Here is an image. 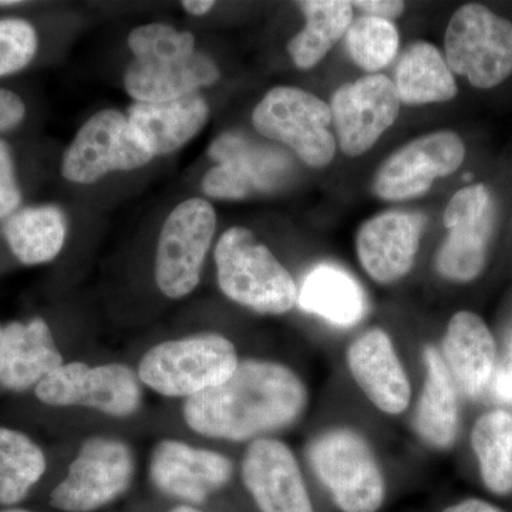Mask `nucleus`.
Listing matches in <instances>:
<instances>
[{"label": "nucleus", "mask_w": 512, "mask_h": 512, "mask_svg": "<svg viewBox=\"0 0 512 512\" xmlns=\"http://www.w3.org/2000/svg\"><path fill=\"white\" fill-rule=\"evenodd\" d=\"M308 402V389L291 367L247 359L227 382L187 399L184 419L211 439L256 440L292 426Z\"/></svg>", "instance_id": "1"}, {"label": "nucleus", "mask_w": 512, "mask_h": 512, "mask_svg": "<svg viewBox=\"0 0 512 512\" xmlns=\"http://www.w3.org/2000/svg\"><path fill=\"white\" fill-rule=\"evenodd\" d=\"M134 60L124 74L127 93L141 103L180 99L220 80L217 63L195 50L194 36L151 23L128 36Z\"/></svg>", "instance_id": "2"}, {"label": "nucleus", "mask_w": 512, "mask_h": 512, "mask_svg": "<svg viewBox=\"0 0 512 512\" xmlns=\"http://www.w3.org/2000/svg\"><path fill=\"white\" fill-rule=\"evenodd\" d=\"M215 264L222 293L244 308L278 316L298 303L295 279L247 228L234 227L222 234Z\"/></svg>", "instance_id": "3"}, {"label": "nucleus", "mask_w": 512, "mask_h": 512, "mask_svg": "<svg viewBox=\"0 0 512 512\" xmlns=\"http://www.w3.org/2000/svg\"><path fill=\"white\" fill-rule=\"evenodd\" d=\"M239 363L234 343L220 333L167 340L148 350L138 366L140 382L165 397H190L220 386Z\"/></svg>", "instance_id": "4"}, {"label": "nucleus", "mask_w": 512, "mask_h": 512, "mask_svg": "<svg viewBox=\"0 0 512 512\" xmlns=\"http://www.w3.org/2000/svg\"><path fill=\"white\" fill-rule=\"evenodd\" d=\"M309 463L342 512H377L386 498V480L369 441L359 431H323L309 444Z\"/></svg>", "instance_id": "5"}, {"label": "nucleus", "mask_w": 512, "mask_h": 512, "mask_svg": "<svg viewBox=\"0 0 512 512\" xmlns=\"http://www.w3.org/2000/svg\"><path fill=\"white\" fill-rule=\"evenodd\" d=\"M252 124L261 136L291 148L309 167H326L336 156L329 104L299 87L279 86L266 93L252 113Z\"/></svg>", "instance_id": "6"}, {"label": "nucleus", "mask_w": 512, "mask_h": 512, "mask_svg": "<svg viewBox=\"0 0 512 512\" xmlns=\"http://www.w3.org/2000/svg\"><path fill=\"white\" fill-rule=\"evenodd\" d=\"M451 72L477 89H493L512 74V22L480 3L456 10L444 37Z\"/></svg>", "instance_id": "7"}, {"label": "nucleus", "mask_w": 512, "mask_h": 512, "mask_svg": "<svg viewBox=\"0 0 512 512\" xmlns=\"http://www.w3.org/2000/svg\"><path fill=\"white\" fill-rule=\"evenodd\" d=\"M133 451L123 441L90 437L53 488L50 505L63 512H94L121 497L134 480Z\"/></svg>", "instance_id": "8"}, {"label": "nucleus", "mask_w": 512, "mask_h": 512, "mask_svg": "<svg viewBox=\"0 0 512 512\" xmlns=\"http://www.w3.org/2000/svg\"><path fill=\"white\" fill-rule=\"evenodd\" d=\"M217 229L210 202L191 198L168 215L156 256V282L167 298L181 299L200 284L202 266Z\"/></svg>", "instance_id": "9"}, {"label": "nucleus", "mask_w": 512, "mask_h": 512, "mask_svg": "<svg viewBox=\"0 0 512 512\" xmlns=\"http://www.w3.org/2000/svg\"><path fill=\"white\" fill-rule=\"evenodd\" d=\"M140 377L121 363L90 367L63 363L35 387L40 402L49 406H80L114 417H128L140 409Z\"/></svg>", "instance_id": "10"}, {"label": "nucleus", "mask_w": 512, "mask_h": 512, "mask_svg": "<svg viewBox=\"0 0 512 512\" xmlns=\"http://www.w3.org/2000/svg\"><path fill=\"white\" fill-rule=\"evenodd\" d=\"M128 117L103 110L90 117L63 156L62 174L74 184H93L113 171H131L153 160Z\"/></svg>", "instance_id": "11"}, {"label": "nucleus", "mask_w": 512, "mask_h": 512, "mask_svg": "<svg viewBox=\"0 0 512 512\" xmlns=\"http://www.w3.org/2000/svg\"><path fill=\"white\" fill-rule=\"evenodd\" d=\"M210 157L218 165L205 174L202 191L218 200H244L274 191L291 170V160L284 151L237 131L218 137L211 144Z\"/></svg>", "instance_id": "12"}, {"label": "nucleus", "mask_w": 512, "mask_h": 512, "mask_svg": "<svg viewBox=\"0 0 512 512\" xmlns=\"http://www.w3.org/2000/svg\"><path fill=\"white\" fill-rule=\"evenodd\" d=\"M400 107L402 101L393 80L384 74H366L340 86L330 101L333 133L340 150L349 157L372 150L399 117Z\"/></svg>", "instance_id": "13"}, {"label": "nucleus", "mask_w": 512, "mask_h": 512, "mask_svg": "<svg viewBox=\"0 0 512 512\" xmlns=\"http://www.w3.org/2000/svg\"><path fill=\"white\" fill-rule=\"evenodd\" d=\"M466 146L450 130L424 134L386 158L373 180V191L386 201H406L426 194L434 181L456 173Z\"/></svg>", "instance_id": "14"}, {"label": "nucleus", "mask_w": 512, "mask_h": 512, "mask_svg": "<svg viewBox=\"0 0 512 512\" xmlns=\"http://www.w3.org/2000/svg\"><path fill=\"white\" fill-rule=\"evenodd\" d=\"M426 217L419 212L387 211L363 222L356 252L366 274L380 285H392L412 271L419 254Z\"/></svg>", "instance_id": "15"}, {"label": "nucleus", "mask_w": 512, "mask_h": 512, "mask_svg": "<svg viewBox=\"0 0 512 512\" xmlns=\"http://www.w3.org/2000/svg\"><path fill=\"white\" fill-rule=\"evenodd\" d=\"M234 466L217 451L163 440L154 448L150 477L161 493L188 504H204L231 481Z\"/></svg>", "instance_id": "16"}, {"label": "nucleus", "mask_w": 512, "mask_h": 512, "mask_svg": "<svg viewBox=\"0 0 512 512\" xmlns=\"http://www.w3.org/2000/svg\"><path fill=\"white\" fill-rule=\"evenodd\" d=\"M242 481L261 512H315L298 460L282 441H251L242 460Z\"/></svg>", "instance_id": "17"}, {"label": "nucleus", "mask_w": 512, "mask_h": 512, "mask_svg": "<svg viewBox=\"0 0 512 512\" xmlns=\"http://www.w3.org/2000/svg\"><path fill=\"white\" fill-rule=\"evenodd\" d=\"M346 362L359 389L380 412H406L412 386L389 333L380 328L362 333L349 346Z\"/></svg>", "instance_id": "18"}, {"label": "nucleus", "mask_w": 512, "mask_h": 512, "mask_svg": "<svg viewBox=\"0 0 512 512\" xmlns=\"http://www.w3.org/2000/svg\"><path fill=\"white\" fill-rule=\"evenodd\" d=\"M440 353L458 392L471 400L483 396L493 379L497 357V346L487 323L473 312L454 313Z\"/></svg>", "instance_id": "19"}, {"label": "nucleus", "mask_w": 512, "mask_h": 512, "mask_svg": "<svg viewBox=\"0 0 512 512\" xmlns=\"http://www.w3.org/2000/svg\"><path fill=\"white\" fill-rule=\"evenodd\" d=\"M52 330L42 318L3 326L0 340V384L12 392L36 387L63 365Z\"/></svg>", "instance_id": "20"}, {"label": "nucleus", "mask_w": 512, "mask_h": 512, "mask_svg": "<svg viewBox=\"0 0 512 512\" xmlns=\"http://www.w3.org/2000/svg\"><path fill=\"white\" fill-rule=\"evenodd\" d=\"M210 117V106L200 93L180 99L136 104L128 120L147 150L156 156L174 153L192 140Z\"/></svg>", "instance_id": "21"}, {"label": "nucleus", "mask_w": 512, "mask_h": 512, "mask_svg": "<svg viewBox=\"0 0 512 512\" xmlns=\"http://www.w3.org/2000/svg\"><path fill=\"white\" fill-rule=\"evenodd\" d=\"M423 356L426 380L414 413V429L424 443L447 450L456 443L460 429L458 390L436 346H426Z\"/></svg>", "instance_id": "22"}, {"label": "nucleus", "mask_w": 512, "mask_h": 512, "mask_svg": "<svg viewBox=\"0 0 512 512\" xmlns=\"http://www.w3.org/2000/svg\"><path fill=\"white\" fill-rule=\"evenodd\" d=\"M394 87L407 106L446 103L457 96L454 73L436 46L416 42L407 47L394 70Z\"/></svg>", "instance_id": "23"}, {"label": "nucleus", "mask_w": 512, "mask_h": 512, "mask_svg": "<svg viewBox=\"0 0 512 512\" xmlns=\"http://www.w3.org/2000/svg\"><path fill=\"white\" fill-rule=\"evenodd\" d=\"M2 234L23 265L47 264L60 254L66 241V215L56 205L20 208L3 221Z\"/></svg>", "instance_id": "24"}, {"label": "nucleus", "mask_w": 512, "mask_h": 512, "mask_svg": "<svg viewBox=\"0 0 512 512\" xmlns=\"http://www.w3.org/2000/svg\"><path fill=\"white\" fill-rule=\"evenodd\" d=\"M303 311L349 328L366 313V296L356 279L336 266L322 265L306 276L298 295Z\"/></svg>", "instance_id": "25"}, {"label": "nucleus", "mask_w": 512, "mask_h": 512, "mask_svg": "<svg viewBox=\"0 0 512 512\" xmlns=\"http://www.w3.org/2000/svg\"><path fill=\"white\" fill-rule=\"evenodd\" d=\"M298 6L306 25L292 37L288 52L298 69L309 70L346 35L353 22V5L348 0H305Z\"/></svg>", "instance_id": "26"}, {"label": "nucleus", "mask_w": 512, "mask_h": 512, "mask_svg": "<svg viewBox=\"0 0 512 512\" xmlns=\"http://www.w3.org/2000/svg\"><path fill=\"white\" fill-rule=\"evenodd\" d=\"M471 447L485 488L495 495L512 493V413L483 414L471 430Z\"/></svg>", "instance_id": "27"}, {"label": "nucleus", "mask_w": 512, "mask_h": 512, "mask_svg": "<svg viewBox=\"0 0 512 512\" xmlns=\"http://www.w3.org/2000/svg\"><path fill=\"white\" fill-rule=\"evenodd\" d=\"M495 215L477 221L451 224L447 238L437 252L436 269L444 279L457 284L474 281L487 262L488 242Z\"/></svg>", "instance_id": "28"}, {"label": "nucleus", "mask_w": 512, "mask_h": 512, "mask_svg": "<svg viewBox=\"0 0 512 512\" xmlns=\"http://www.w3.org/2000/svg\"><path fill=\"white\" fill-rule=\"evenodd\" d=\"M47 467L45 453L22 431L0 427V505L13 508L28 497Z\"/></svg>", "instance_id": "29"}, {"label": "nucleus", "mask_w": 512, "mask_h": 512, "mask_svg": "<svg viewBox=\"0 0 512 512\" xmlns=\"http://www.w3.org/2000/svg\"><path fill=\"white\" fill-rule=\"evenodd\" d=\"M345 36L349 56L369 74L389 66L399 53V30L390 20L360 16L353 20Z\"/></svg>", "instance_id": "30"}, {"label": "nucleus", "mask_w": 512, "mask_h": 512, "mask_svg": "<svg viewBox=\"0 0 512 512\" xmlns=\"http://www.w3.org/2000/svg\"><path fill=\"white\" fill-rule=\"evenodd\" d=\"M39 37L35 26L20 18L0 19V77L22 72L35 59Z\"/></svg>", "instance_id": "31"}, {"label": "nucleus", "mask_w": 512, "mask_h": 512, "mask_svg": "<svg viewBox=\"0 0 512 512\" xmlns=\"http://www.w3.org/2000/svg\"><path fill=\"white\" fill-rule=\"evenodd\" d=\"M22 191L16 177L12 148L0 138V221L20 210Z\"/></svg>", "instance_id": "32"}, {"label": "nucleus", "mask_w": 512, "mask_h": 512, "mask_svg": "<svg viewBox=\"0 0 512 512\" xmlns=\"http://www.w3.org/2000/svg\"><path fill=\"white\" fill-rule=\"evenodd\" d=\"M26 117V104L12 90L0 89V133L15 130Z\"/></svg>", "instance_id": "33"}, {"label": "nucleus", "mask_w": 512, "mask_h": 512, "mask_svg": "<svg viewBox=\"0 0 512 512\" xmlns=\"http://www.w3.org/2000/svg\"><path fill=\"white\" fill-rule=\"evenodd\" d=\"M353 8L362 10L366 16H373L384 20L400 18L403 15L406 5L399 0H357L352 2Z\"/></svg>", "instance_id": "34"}, {"label": "nucleus", "mask_w": 512, "mask_h": 512, "mask_svg": "<svg viewBox=\"0 0 512 512\" xmlns=\"http://www.w3.org/2000/svg\"><path fill=\"white\" fill-rule=\"evenodd\" d=\"M443 512H504L501 508L480 500V498H467L460 503L450 505Z\"/></svg>", "instance_id": "35"}, {"label": "nucleus", "mask_w": 512, "mask_h": 512, "mask_svg": "<svg viewBox=\"0 0 512 512\" xmlns=\"http://www.w3.org/2000/svg\"><path fill=\"white\" fill-rule=\"evenodd\" d=\"M495 389H497L498 396L503 397L505 400H511L512 402V357L503 372L497 377Z\"/></svg>", "instance_id": "36"}, {"label": "nucleus", "mask_w": 512, "mask_h": 512, "mask_svg": "<svg viewBox=\"0 0 512 512\" xmlns=\"http://www.w3.org/2000/svg\"><path fill=\"white\" fill-rule=\"evenodd\" d=\"M183 8L194 16H204L215 6L212 0H184Z\"/></svg>", "instance_id": "37"}, {"label": "nucleus", "mask_w": 512, "mask_h": 512, "mask_svg": "<svg viewBox=\"0 0 512 512\" xmlns=\"http://www.w3.org/2000/svg\"><path fill=\"white\" fill-rule=\"evenodd\" d=\"M168 512H204L198 510V508L192 507V505H180V507H175L173 510Z\"/></svg>", "instance_id": "38"}, {"label": "nucleus", "mask_w": 512, "mask_h": 512, "mask_svg": "<svg viewBox=\"0 0 512 512\" xmlns=\"http://www.w3.org/2000/svg\"><path fill=\"white\" fill-rule=\"evenodd\" d=\"M25 5L23 2H13V0H0V8H15V6Z\"/></svg>", "instance_id": "39"}, {"label": "nucleus", "mask_w": 512, "mask_h": 512, "mask_svg": "<svg viewBox=\"0 0 512 512\" xmlns=\"http://www.w3.org/2000/svg\"><path fill=\"white\" fill-rule=\"evenodd\" d=\"M0 512H30L28 510H22V508H5V510H0Z\"/></svg>", "instance_id": "40"}, {"label": "nucleus", "mask_w": 512, "mask_h": 512, "mask_svg": "<svg viewBox=\"0 0 512 512\" xmlns=\"http://www.w3.org/2000/svg\"><path fill=\"white\" fill-rule=\"evenodd\" d=\"M3 326H0V340H2Z\"/></svg>", "instance_id": "41"}]
</instances>
